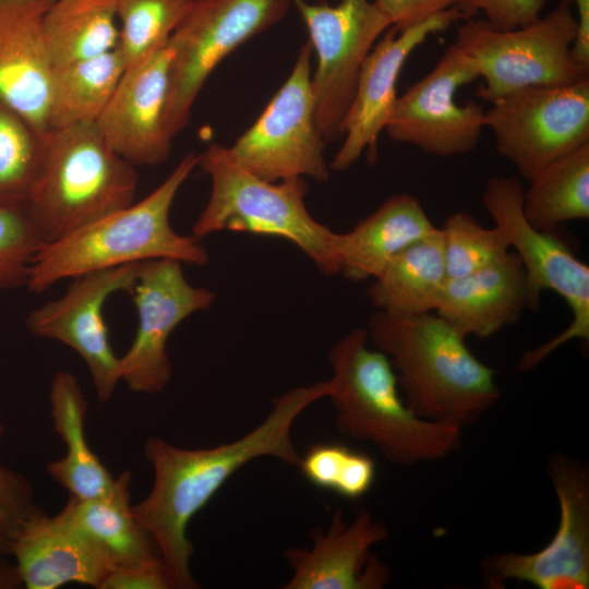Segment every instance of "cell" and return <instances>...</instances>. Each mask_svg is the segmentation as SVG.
<instances>
[{"label": "cell", "instance_id": "cell-14", "mask_svg": "<svg viewBox=\"0 0 589 589\" xmlns=\"http://www.w3.org/2000/svg\"><path fill=\"white\" fill-rule=\"evenodd\" d=\"M137 312V329L125 353L119 357V375L140 394H158L172 376L167 351L173 330L189 316L209 309L216 294L187 279L182 263L171 259L139 264L131 290Z\"/></svg>", "mask_w": 589, "mask_h": 589}, {"label": "cell", "instance_id": "cell-35", "mask_svg": "<svg viewBox=\"0 0 589 589\" xmlns=\"http://www.w3.org/2000/svg\"><path fill=\"white\" fill-rule=\"evenodd\" d=\"M37 508L32 482L0 465V555H11L20 530Z\"/></svg>", "mask_w": 589, "mask_h": 589}, {"label": "cell", "instance_id": "cell-29", "mask_svg": "<svg viewBox=\"0 0 589 589\" xmlns=\"http://www.w3.org/2000/svg\"><path fill=\"white\" fill-rule=\"evenodd\" d=\"M524 190L522 212L537 229L556 232L568 221L589 218V143L553 160Z\"/></svg>", "mask_w": 589, "mask_h": 589}, {"label": "cell", "instance_id": "cell-4", "mask_svg": "<svg viewBox=\"0 0 589 589\" xmlns=\"http://www.w3.org/2000/svg\"><path fill=\"white\" fill-rule=\"evenodd\" d=\"M195 167L197 154L191 152L143 200L43 243L29 269L28 290L41 293L65 278L149 260L207 264L209 255L201 240L177 232L169 219L175 199Z\"/></svg>", "mask_w": 589, "mask_h": 589}, {"label": "cell", "instance_id": "cell-11", "mask_svg": "<svg viewBox=\"0 0 589 589\" xmlns=\"http://www.w3.org/2000/svg\"><path fill=\"white\" fill-rule=\"evenodd\" d=\"M485 111L496 152L526 179L589 143V75L563 85L518 89Z\"/></svg>", "mask_w": 589, "mask_h": 589}, {"label": "cell", "instance_id": "cell-12", "mask_svg": "<svg viewBox=\"0 0 589 589\" xmlns=\"http://www.w3.org/2000/svg\"><path fill=\"white\" fill-rule=\"evenodd\" d=\"M291 1L316 53L311 79L316 125L324 142L332 143L344 137L345 119L366 55L392 24L370 0H340L333 5Z\"/></svg>", "mask_w": 589, "mask_h": 589}, {"label": "cell", "instance_id": "cell-36", "mask_svg": "<svg viewBox=\"0 0 589 589\" xmlns=\"http://www.w3.org/2000/svg\"><path fill=\"white\" fill-rule=\"evenodd\" d=\"M548 0H460L457 4L462 19L482 12L495 29L508 31L536 22Z\"/></svg>", "mask_w": 589, "mask_h": 589}, {"label": "cell", "instance_id": "cell-27", "mask_svg": "<svg viewBox=\"0 0 589 589\" xmlns=\"http://www.w3.org/2000/svg\"><path fill=\"white\" fill-rule=\"evenodd\" d=\"M125 68L117 49L52 68L48 133L81 123H96L109 104Z\"/></svg>", "mask_w": 589, "mask_h": 589}, {"label": "cell", "instance_id": "cell-15", "mask_svg": "<svg viewBox=\"0 0 589 589\" xmlns=\"http://www.w3.org/2000/svg\"><path fill=\"white\" fill-rule=\"evenodd\" d=\"M549 474L560 505L553 538L531 554L506 552L485 558L482 567L490 588H501L509 580L539 589L589 588L588 470L558 453L550 457Z\"/></svg>", "mask_w": 589, "mask_h": 589}, {"label": "cell", "instance_id": "cell-7", "mask_svg": "<svg viewBox=\"0 0 589 589\" xmlns=\"http://www.w3.org/2000/svg\"><path fill=\"white\" fill-rule=\"evenodd\" d=\"M454 44L483 79L477 96L492 104L521 88L563 85L589 75L574 60L577 21L566 0L536 22L515 29L493 28L484 19L460 20Z\"/></svg>", "mask_w": 589, "mask_h": 589}, {"label": "cell", "instance_id": "cell-30", "mask_svg": "<svg viewBox=\"0 0 589 589\" xmlns=\"http://www.w3.org/2000/svg\"><path fill=\"white\" fill-rule=\"evenodd\" d=\"M46 136L0 98V205L26 207L43 167Z\"/></svg>", "mask_w": 589, "mask_h": 589}, {"label": "cell", "instance_id": "cell-25", "mask_svg": "<svg viewBox=\"0 0 589 589\" xmlns=\"http://www.w3.org/2000/svg\"><path fill=\"white\" fill-rule=\"evenodd\" d=\"M131 480V471L124 470L106 494L87 500L70 496L59 512L113 567L161 558L154 539L132 512Z\"/></svg>", "mask_w": 589, "mask_h": 589}, {"label": "cell", "instance_id": "cell-22", "mask_svg": "<svg viewBox=\"0 0 589 589\" xmlns=\"http://www.w3.org/2000/svg\"><path fill=\"white\" fill-rule=\"evenodd\" d=\"M27 589H57L76 582L99 589L113 568L107 556L59 513L37 508L25 521L11 550Z\"/></svg>", "mask_w": 589, "mask_h": 589}, {"label": "cell", "instance_id": "cell-40", "mask_svg": "<svg viewBox=\"0 0 589 589\" xmlns=\"http://www.w3.org/2000/svg\"><path fill=\"white\" fill-rule=\"evenodd\" d=\"M0 555V589H16L23 587L15 564Z\"/></svg>", "mask_w": 589, "mask_h": 589}, {"label": "cell", "instance_id": "cell-26", "mask_svg": "<svg viewBox=\"0 0 589 589\" xmlns=\"http://www.w3.org/2000/svg\"><path fill=\"white\" fill-rule=\"evenodd\" d=\"M448 276L441 228L395 255L373 278L366 296L375 310L420 315L435 312Z\"/></svg>", "mask_w": 589, "mask_h": 589}, {"label": "cell", "instance_id": "cell-34", "mask_svg": "<svg viewBox=\"0 0 589 589\" xmlns=\"http://www.w3.org/2000/svg\"><path fill=\"white\" fill-rule=\"evenodd\" d=\"M43 243L25 208L0 205V293L26 286Z\"/></svg>", "mask_w": 589, "mask_h": 589}, {"label": "cell", "instance_id": "cell-20", "mask_svg": "<svg viewBox=\"0 0 589 589\" xmlns=\"http://www.w3.org/2000/svg\"><path fill=\"white\" fill-rule=\"evenodd\" d=\"M541 291L520 259L508 251L469 275L448 278L435 313L461 336L489 338L537 310Z\"/></svg>", "mask_w": 589, "mask_h": 589}, {"label": "cell", "instance_id": "cell-31", "mask_svg": "<svg viewBox=\"0 0 589 589\" xmlns=\"http://www.w3.org/2000/svg\"><path fill=\"white\" fill-rule=\"evenodd\" d=\"M194 0H116L120 21L116 49L124 68L134 67L169 40Z\"/></svg>", "mask_w": 589, "mask_h": 589}, {"label": "cell", "instance_id": "cell-28", "mask_svg": "<svg viewBox=\"0 0 589 589\" xmlns=\"http://www.w3.org/2000/svg\"><path fill=\"white\" fill-rule=\"evenodd\" d=\"M116 0H53L43 32L53 67L116 49L119 39Z\"/></svg>", "mask_w": 589, "mask_h": 589}, {"label": "cell", "instance_id": "cell-17", "mask_svg": "<svg viewBox=\"0 0 589 589\" xmlns=\"http://www.w3.org/2000/svg\"><path fill=\"white\" fill-rule=\"evenodd\" d=\"M462 20L457 7L438 12L410 27H388L366 55L359 73L354 96L344 123V142L329 163L342 171L365 153L374 165L377 141L397 98V80L411 52L430 35L446 31Z\"/></svg>", "mask_w": 589, "mask_h": 589}, {"label": "cell", "instance_id": "cell-16", "mask_svg": "<svg viewBox=\"0 0 589 589\" xmlns=\"http://www.w3.org/2000/svg\"><path fill=\"white\" fill-rule=\"evenodd\" d=\"M139 264L86 273L72 278L65 292L32 310L27 330L59 341L84 361L99 402L110 400L120 381L119 357L110 344L104 306L112 294L131 292Z\"/></svg>", "mask_w": 589, "mask_h": 589}, {"label": "cell", "instance_id": "cell-10", "mask_svg": "<svg viewBox=\"0 0 589 589\" xmlns=\"http://www.w3.org/2000/svg\"><path fill=\"white\" fill-rule=\"evenodd\" d=\"M310 41L255 122L227 151L240 166L267 181L329 179L324 142L315 120Z\"/></svg>", "mask_w": 589, "mask_h": 589}, {"label": "cell", "instance_id": "cell-5", "mask_svg": "<svg viewBox=\"0 0 589 589\" xmlns=\"http://www.w3.org/2000/svg\"><path fill=\"white\" fill-rule=\"evenodd\" d=\"M197 166L211 179L209 199L191 235L202 240L224 230L285 239L297 245L326 276L340 272L338 232L308 211L305 178L267 181L236 163L227 146L208 145Z\"/></svg>", "mask_w": 589, "mask_h": 589}, {"label": "cell", "instance_id": "cell-21", "mask_svg": "<svg viewBox=\"0 0 589 589\" xmlns=\"http://www.w3.org/2000/svg\"><path fill=\"white\" fill-rule=\"evenodd\" d=\"M53 0H0V98L48 133L52 63L43 21Z\"/></svg>", "mask_w": 589, "mask_h": 589}, {"label": "cell", "instance_id": "cell-3", "mask_svg": "<svg viewBox=\"0 0 589 589\" xmlns=\"http://www.w3.org/2000/svg\"><path fill=\"white\" fill-rule=\"evenodd\" d=\"M365 328H354L328 352L333 370L328 398L337 430L372 443L392 464L412 466L453 454L461 429L418 417L400 395L385 353L368 345Z\"/></svg>", "mask_w": 589, "mask_h": 589}, {"label": "cell", "instance_id": "cell-39", "mask_svg": "<svg viewBox=\"0 0 589 589\" xmlns=\"http://www.w3.org/2000/svg\"><path fill=\"white\" fill-rule=\"evenodd\" d=\"M576 8L577 34L572 47L575 62L589 72V0H566Z\"/></svg>", "mask_w": 589, "mask_h": 589}, {"label": "cell", "instance_id": "cell-41", "mask_svg": "<svg viewBox=\"0 0 589 589\" xmlns=\"http://www.w3.org/2000/svg\"><path fill=\"white\" fill-rule=\"evenodd\" d=\"M2 433H3V429H2V424L0 422V444H1Z\"/></svg>", "mask_w": 589, "mask_h": 589}, {"label": "cell", "instance_id": "cell-23", "mask_svg": "<svg viewBox=\"0 0 589 589\" xmlns=\"http://www.w3.org/2000/svg\"><path fill=\"white\" fill-rule=\"evenodd\" d=\"M436 229L418 199L392 195L350 231L338 232L339 273L352 281L373 279L395 255Z\"/></svg>", "mask_w": 589, "mask_h": 589}, {"label": "cell", "instance_id": "cell-37", "mask_svg": "<svg viewBox=\"0 0 589 589\" xmlns=\"http://www.w3.org/2000/svg\"><path fill=\"white\" fill-rule=\"evenodd\" d=\"M99 589H173V584L163 558H157L115 566Z\"/></svg>", "mask_w": 589, "mask_h": 589}, {"label": "cell", "instance_id": "cell-33", "mask_svg": "<svg viewBox=\"0 0 589 589\" xmlns=\"http://www.w3.org/2000/svg\"><path fill=\"white\" fill-rule=\"evenodd\" d=\"M440 228L448 278L474 273L510 251L497 227L486 228L467 212L452 214Z\"/></svg>", "mask_w": 589, "mask_h": 589}, {"label": "cell", "instance_id": "cell-32", "mask_svg": "<svg viewBox=\"0 0 589 589\" xmlns=\"http://www.w3.org/2000/svg\"><path fill=\"white\" fill-rule=\"evenodd\" d=\"M298 468L312 485L352 501L365 495L376 477L372 457L339 443L311 445Z\"/></svg>", "mask_w": 589, "mask_h": 589}, {"label": "cell", "instance_id": "cell-9", "mask_svg": "<svg viewBox=\"0 0 589 589\" xmlns=\"http://www.w3.org/2000/svg\"><path fill=\"white\" fill-rule=\"evenodd\" d=\"M291 0H194L169 38L167 127L173 139L190 122L193 104L216 67L239 46L278 23Z\"/></svg>", "mask_w": 589, "mask_h": 589}, {"label": "cell", "instance_id": "cell-38", "mask_svg": "<svg viewBox=\"0 0 589 589\" xmlns=\"http://www.w3.org/2000/svg\"><path fill=\"white\" fill-rule=\"evenodd\" d=\"M460 0H374L375 5L398 31L410 27L425 19L457 7Z\"/></svg>", "mask_w": 589, "mask_h": 589}, {"label": "cell", "instance_id": "cell-1", "mask_svg": "<svg viewBox=\"0 0 589 589\" xmlns=\"http://www.w3.org/2000/svg\"><path fill=\"white\" fill-rule=\"evenodd\" d=\"M329 392L328 380L280 394L257 426L230 443L183 448L159 436L145 441L143 455L153 468L154 480L149 493L132 512L157 544L175 589L200 587L191 572L194 548L188 527L192 518L231 476L256 458L272 457L298 467L301 455L292 440V425Z\"/></svg>", "mask_w": 589, "mask_h": 589}, {"label": "cell", "instance_id": "cell-6", "mask_svg": "<svg viewBox=\"0 0 589 589\" xmlns=\"http://www.w3.org/2000/svg\"><path fill=\"white\" fill-rule=\"evenodd\" d=\"M135 167L105 141L95 123L52 130L25 207L44 243L134 202Z\"/></svg>", "mask_w": 589, "mask_h": 589}, {"label": "cell", "instance_id": "cell-8", "mask_svg": "<svg viewBox=\"0 0 589 589\" xmlns=\"http://www.w3.org/2000/svg\"><path fill=\"white\" fill-rule=\"evenodd\" d=\"M524 188L513 176L488 179L482 202L510 250L520 259L531 283L539 290H552L572 312L567 328L541 346L526 351L519 371L536 368L566 342L589 340V266L580 261L556 232L534 228L522 212Z\"/></svg>", "mask_w": 589, "mask_h": 589}, {"label": "cell", "instance_id": "cell-2", "mask_svg": "<svg viewBox=\"0 0 589 589\" xmlns=\"http://www.w3.org/2000/svg\"><path fill=\"white\" fill-rule=\"evenodd\" d=\"M365 329L389 359L402 398L418 417L462 430L498 400L495 372L435 312L399 315L375 310Z\"/></svg>", "mask_w": 589, "mask_h": 589}, {"label": "cell", "instance_id": "cell-24", "mask_svg": "<svg viewBox=\"0 0 589 589\" xmlns=\"http://www.w3.org/2000/svg\"><path fill=\"white\" fill-rule=\"evenodd\" d=\"M49 402L53 429L65 445V453L47 464L48 474L67 489L70 496L87 500L106 494L115 478L87 443L88 405L76 376L68 371L55 373Z\"/></svg>", "mask_w": 589, "mask_h": 589}, {"label": "cell", "instance_id": "cell-19", "mask_svg": "<svg viewBox=\"0 0 589 589\" xmlns=\"http://www.w3.org/2000/svg\"><path fill=\"white\" fill-rule=\"evenodd\" d=\"M309 536L311 546L284 552L292 570L284 589H381L389 581V567L371 552L389 531L366 509L346 522L338 508L326 530L313 529Z\"/></svg>", "mask_w": 589, "mask_h": 589}, {"label": "cell", "instance_id": "cell-18", "mask_svg": "<svg viewBox=\"0 0 589 589\" xmlns=\"http://www.w3.org/2000/svg\"><path fill=\"white\" fill-rule=\"evenodd\" d=\"M172 56L168 40L143 62L125 69L95 123L107 144L134 167L159 165L171 154L167 108Z\"/></svg>", "mask_w": 589, "mask_h": 589}, {"label": "cell", "instance_id": "cell-13", "mask_svg": "<svg viewBox=\"0 0 589 589\" xmlns=\"http://www.w3.org/2000/svg\"><path fill=\"white\" fill-rule=\"evenodd\" d=\"M478 77L474 61L450 45L428 74L397 96L384 129L387 136L432 156L472 152L485 128V111L473 100L457 104L456 94Z\"/></svg>", "mask_w": 589, "mask_h": 589}]
</instances>
